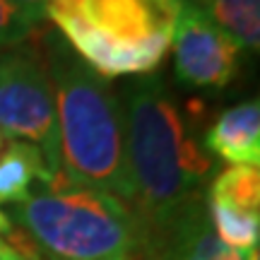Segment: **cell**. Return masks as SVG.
Listing matches in <instances>:
<instances>
[{
	"instance_id": "6da1fadb",
	"label": "cell",
	"mask_w": 260,
	"mask_h": 260,
	"mask_svg": "<svg viewBox=\"0 0 260 260\" xmlns=\"http://www.w3.org/2000/svg\"><path fill=\"white\" fill-rule=\"evenodd\" d=\"M125 164L133 210L147 232L169 224L200 198L212 159L161 75L135 77L123 92Z\"/></svg>"
},
{
	"instance_id": "7a4b0ae2",
	"label": "cell",
	"mask_w": 260,
	"mask_h": 260,
	"mask_svg": "<svg viewBox=\"0 0 260 260\" xmlns=\"http://www.w3.org/2000/svg\"><path fill=\"white\" fill-rule=\"evenodd\" d=\"M41 53L56 99L60 174L133 207L121 96L56 31L44 34Z\"/></svg>"
},
{
	"instance_id": "3957f363",
	"label": "cell",
	"mask_w": 260,
	"mask_h": 260,
	"mask_svg": "<svg viewBox=\"0 0 260 260\" xmlns=\"http://www.w3.org/2000/svg\"><path fill=\"white\" fill-rule=\"evenodd\" d=\"M10 219L51 260H140L147 248V226L130 205L63 174L15 205Z\"/></svg>"
},
{
	"instance_id": "277c9868",
	"label": "cell",
	"mask_w": 260,
	"mask_h": 260,
	"mask_svg": "<svg viewBox=\"0 0 260 260\" xmlns=\"http://www.w3.org/2000/svg\"><path fill=\"white\" fill-rule=\"evenodd\" d=\"M176 0H48L44 17L102 80L152 75L167 58Z\"/></svg>"
},
{
	"instance_id": "5b68a950",
	"label": "cell",
	"mask_w": 260,
	"mask_h": 260,
	"mask_svg": "<svg viewBox=\"0 0 260 260\" xmlns=\"http://www.w3.org/2000/svg\"><path fill=\"white\" fill-rule=\"evenodd\" d=\"M0 133L39 147L51 174H60L53 87L41 48L29 41L0 51Z\"/></svg>"
},
{
	"instance_id": "8992f818",
	"label": "cell",
	"mask_w": 260,
	"mask_h": 260,
	"mask_svg": "<svg viewBox=\"0 0 260 260\" xmlns=\"http://www.w3.org/2000/svg\"><path fill=\"white\" fill-rule=\"evenodd\" d=\"M171 48L176 82L190 89H222L241 63V46L195 5L178 8Z\"/></svg>"
},
{
	"instance_id": "52a82bcc",
	"label": "cell",
	"mask_w": 260,
	"mask_h": 260,
	"mask_svg": "<svg viewBox=\"0 0 260 260\" xmlns=\"http://www.w3.org/2000/svg\"><path fill=\"white\" fill-rule=\"evenodd\" d=\"M214 236L205 203L198 198L183 212L154 232H147V248L140 260H248Z\"/></svg>"
},
{
	"instance_id": "ba28073f",
	"label": "cell",
	"mask_w": 260,
	"mask_h": 260,
	"mask_svg": "<svg viewBox=\"0 0 260 260\" xmlns=\"http://www.w3.org/2000/svg\"><path fill=\"white\" fill-rule=\"evenodd\" d=\"M203 149L229 167L260 164V102H241L217 116L203 138Z\"/></svg>"
},
{
	"instance_id": "9c48e42d",
	"label": "cell",
	"mask_w": 260,
	"mask_h": 260,
	"mask_svg": "<svg viewBox=\"0 0 260 260\" xmlns=\"http://www.w3.org/2000/svg\"><path fill=\"white\" fill-rule=\"evenodd\" d=\"M53 178L44 154L29 142H10L0 154V205H19L27 200L34 183Z\"/></svg>"
},
{
	"instance_id": "30bf717a",
	"label": "cell",
	"mask_w": 260,
	"mask_h": 260,
	"mask_svg": "<svg viewBox=\"0 0 260 260\" xmlns=\"http://www.w3.org/2000/svg\"><path fill=\"white\" fill-rule=\"evenodd\" d=\"M212 19L217 27L241 46V51H258L260 46V0H188Z\"/></svg>"
},
{
	"instance_id": "8fae6325",
	"label": "cell",
	"mask_w": 260,
	"mask_h": 260,
	"mask_svg": "<svg viewBox=\"0 0 260 260\" xmlns=\"http://www.w3.org/2000/svg\"><path fill=\"white\" fill-rule=\"evenodd\" d=\"M207 203L236 212L260 214V171L258 167H229L217 174L207 190Z\"/></svg>"
},
{
	"instance_id": "7c38bea8",
	"label": "cell",
	"mask_w": 260,
	"mask_h": 260,
	"mask_svg": "<svg viewBox=\"0 0 260 260\" xmlns=\"http://www.w3.org/2000/svg\"><path fill=\"white\" fill-rule=\"evenodd\" d=\"M41 22L44 17L17 8L10 0H0V51H8L29 41V37L37 31Z\"/></svg>"
},
{
	"instance_id": "4fadbf2b",
	"label": "cell",
	"mask_w": 260,
	"mask_h": 260,
	"mask_svg": "<svg viewBox=\"0 0 260 260\" xmlns=\"http://www.w3.org/2000/svg\"><path fill=\"white\" fill-rule=\"evenodd\" d=\"M0 260H39L34 255V246L22 239L10 219L8 212L0 210Z\"/></svg>"
},
{
	"instance_id": "5bb4252c",
	"label": "cell",
	"mask_w": 260,
	"mask_h": 260,
	"mask_svg": "<svg viewBox=\"0 0 260 260\" xmlns=\"http://www.w3.org/2000/svg\"><path fill=\"white\" fill-rule=\"evenodd\" d=\"M10 3H15L17 8L27 10L31 15H39V17H44V8H46L48 0H10Z\"/></svg>"
},
{
	"instance_id": "9a60e30c",
	"label": "cell",
	"mask_w": 260,
	"mask_h": 260,
	"mask_svg": "<svg viewBox=\"0 0 260 260\" xmlns=\"http://www.w3.org/2000/svg\"><path fill=\"white\" fill-rule=\"evenodd\" d=\"M3 140H5V138H3V133H0V147H3Z\"/></svg>"
},
{
	"instance_id": "2e32d148",
	"label": "cell",
	"mask_w": 260,
	"mask_h": 260,
	"mask_svg": "<svg viewBox=\"0 0 260 260\" xmlns=\"http://www.w3.org/2000/svg\"><path fill=\"white\" fill-rule=\"evenodd\" d=\"M176 3H178V5H183V3H188V0H176Z\"/></svg>"
}]
</instances>
